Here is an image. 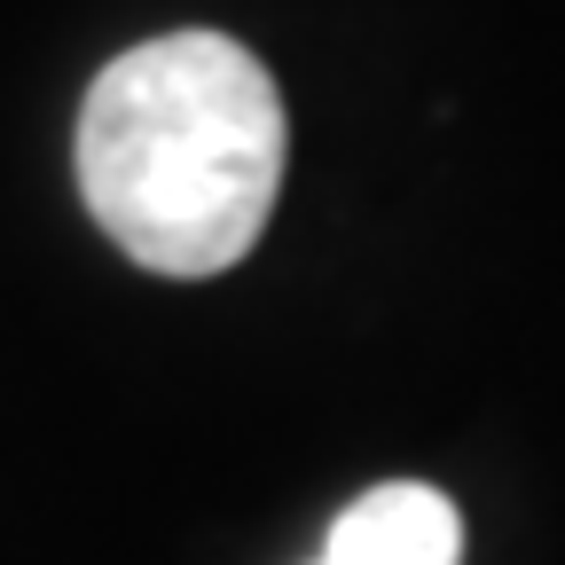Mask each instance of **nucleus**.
<instances>
[{"instance_id": "nucleus-1", "label": "nucleus", "mask_w": 565, "mask_h": 565, "mask_svg": "<svg viewBox=\"0 0 565 565\" xmlns=\"http://www.w3.org/2000/svg\"><path fill=\"white\" fill-rule=\"evenodd\" d=\"M282 189V95L221 32L126 47L79 110V196L95 228L158 275L236 267Z\"/></svg>"}, {"instance_id": "nucleus-2", "label": "nucleus", "mask_w": 565, "mask_h": 565, "mask_svg": "<svg viewBox=\"0 0 565 565\" xmlns=\"http://www.w3.org/2000/svg\"><path fill=\"white\" fill-rule=\"evenodd\" d=\"M463 557V519L440 487H370L330 519V542L315 565H456Z\"/></svg>"}]
</instances>
